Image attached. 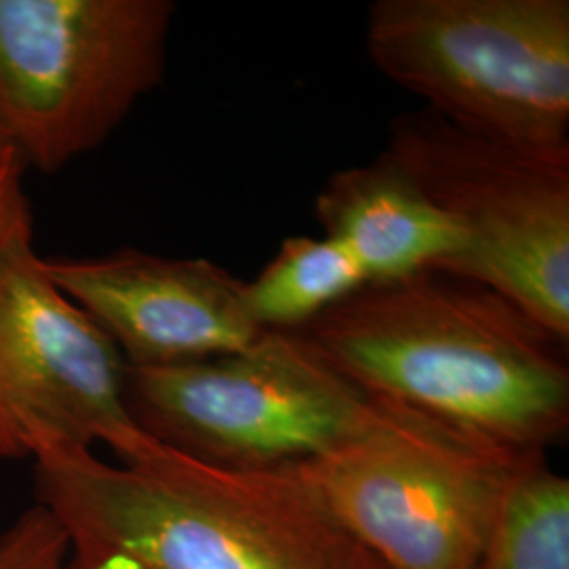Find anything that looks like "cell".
<instances>
[{
    "instance_id": "cell-1",
    "label": "cell",
    "mask_w": 569,
    "mask_h": 569,
    "mask_svg": "<svg viewBox=\"0 0 569 569\" xmlns=\"http://www.w3.org/2000/svg\"><path fill=\"white\" fill-rule=\"evenodd\" d=\"M300 333L369 395L500 446L547 451L568 432V346L483 284L369 283Z\"/></svg>"
},
{
    "instance_id": "cell-2",
    "label": "cell",
    "mask_w": 569,
    "mask_h": 569,
    "mask_svg": "<svg viewBox=\"0 0 569 569\" xmlns=\"http://www.w3.org/2000/svg\"><path fill=\"white\" fill-rule=\"evenodd\" d=\"M28 453L39 502L79 552L142 569H385L293 467H220L161 441L108 465L44 430L30 435Z\"/></svg>"
},
{
    "instance_id": "cell-3",
    "label": "cell",
    "mask_w": 569,
    "mask_h": 569,
    "mask_svg": "<svg viewBox=\"0 0 569 569\" xmlns=\"http://www.w3.org/2000/svg\"><path fill=\"white\" fill-rule=\"evenodd\" d=\"M367 51L470 136L569 157L568 0H376Z\"/></svg>"
},
{
    "instance_id": "cell-4",
    "label": "cell",
    "mask_w": 569,
    "mask_h": 569,
    "mask_svg": "<svg viewBox=\"0 0 569 569\" xmlns=\"http://www.w3.org/2000/svg\"><path fill=\"white\" fill-rule=\"evenodd\" d=\"M124 399L157 441L211 465L270 470L366 437L385 411L300 331H264L237 352L124 367Z\"/></svg>"
},
{
    "instance_id": "cell-5",
    "label": "cell",
    "mask_w": 569,
    "mask_h": 569,
    "mask_svg": "<svg viewBox=\"0 0 569 569\" xmlns=\"http://www.w3.org/2000/svg\"><path fill=\"white\" fill-rule=\"evenodd\" d=\"M536 451L385 399L366 437L293 468L382 568L477 569L510 483Z\"/></svg>"
},
{
    "instance_id": "cell-6",
    "label": "cell",
    "mask_w": 569,
    "mask_h": 569,
    "mask_svg": "<svg viewBox=\"0 0 569 569\" xmlns=\"http://www.w3.org/2000/svg\"><path fill=\"white\" fill-rule=\"evenodd\" d=\"M171 0H0V133L58 173L164 77Z\"/></svg>"
},
{
    "instance_id": "cell-7",
    "label": "cell",
    "mask_w": 569,
    "mask_h": 569,
    "mask_svg": "<svg viewBox=\"0 0 569 569\" xmlns=\"http://www.w3.org/2000/svg\"><path fill=\"white\" fill-rule=\"evenodd\" d=\"M462 234L441 272L483 284L569 345V157L470 136L430 110L390 122L382 150Z\"/></svg>"
},
{
    "instance_id": "cell-8",
    "label": "cell",
    "mask_w": 569,
    "mask_h": 569,
    "mask_svg": "<svg viewBox=\"0 0 569 569\" xmlns=\"http://www.w3.org/2000/svg\"><path fill=\"white\" fill-rule=\"evenodd\" d=\"M124 367L112 338L47 274L34 228L0 249V460L30 458L37 430L138 460L157 439L127 407Z\"/></svg>"
},
{
    "instance_id": "cell-9",
    "label": "cell",
    "mask_w": 569,
    "mask_h": 569,
    "mask_svg": "<svg viewBox=\"0 0 569 569\" xmlns=\"http://www.w3.org/2000/svg\"><path fill=\"white\" fill-rule=\"evenodd\" d=\"M42 264L112 338L127 366L211 359L264 333L247 312L244 281L204 258L124 247L100 258H42Z\"/></svg>"
},
{
    "instance_id": "cell-10",
    "label": "cell",
    "mask_w": 569,
    "mask_h": 569,
    "mask_svg": "<svg viewBox=\"0 0 569 569\" xmlns=\"http://www.w3.org/2000/svg\"><path fill=\"white\" fill-rule=\"evenodd\" d=\"M315 218L369 283L441 272L465 249L458 228L382 152L333 173L315 199Z\"/></svg>"
},
{
    "instance_id": "cell-11",
    "label": "cell",
    "mask_w": 569,
    "mask_h": 569,
    "mask_svg": "<svg viewBox=\"0 0 569 569\" xmlns=\"http://www.w3.org/2000/svg\"><path fill=\"white\" fill-rule=\"evenodd\" d=\"M366 272L331 239L289 237L253 281L244 306L262 331H300L363 289Z\"/></svg>"
},
{
    "instance_id": "cell-12",
    "label": "cell",
    "mask_w": 569,
    "mask_h": 569,
    "mask_svg": "<svg viewBox=\"0 0 569 569\" xmlns=\"http://www.w3.org/2000/svg\"><path fill=\"white\" fill-rule=\"evenodd\" d=\"M477 569H569V481L536 451L510 483Z\"/></svg>"
},
{
    "instance_id": "cell-13",
    "label": "cell",
    "mask_w": 569,
    "mask_h": 569,
    "mask_svg": "<svg viewBox=\"0 0 569 569\" xmlns=\"http://www.w3.org/2000/svg\"><path fill=\"white\" fill-rule=\"evenodd\" d=\"M70 550L60 519L39 502L0 533V569H66Z\"/></svg>"
},
{
    "instance_id": "cell-14",
    "label": "cell",
    "mask_w": 569,
    "mask_h": 569,
    "mask_svg": "<svg viewBox=\"0 0 569 569\" xmlns=\"http://www.w3.org/2000/svg\"><path fill=\"white\" fill-rule=\"evenodd\" d=\"M28 169L18 146L0 133V249L23 230L34 228L23 192V176Z\"/></svg>"
},
{
    "instance_id": "cell-15",
    "label": "cell",
    "mask_w": 569,
    "mask_h": 569,
    "mask_svg": "<svg viewBox=\"0 0 569 569\" xmlns=\"http://www.w3.org/2000/svg\"><path fill=\"white\" fill-rule=\"evenodd\" d=\"M66 569H142L133 561L124 559L121 555L110 552H79L72 550V557L68 559Z\"/></svg>"
}]
</instances>
